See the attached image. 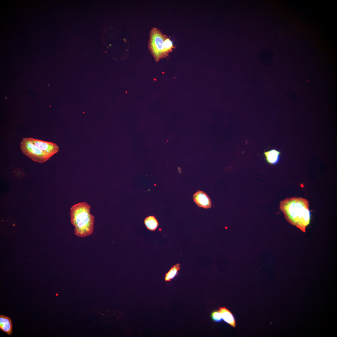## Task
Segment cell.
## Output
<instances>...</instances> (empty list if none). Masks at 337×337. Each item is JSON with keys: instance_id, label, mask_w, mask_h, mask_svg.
Wrapping results in <instances>:
<instances>
[{"instance_id": "4fadbf2b", "label": "cell", "mask_w": 337, "mask_h": 337, "mask_svg": "<svg viewBox=\"0 0 337 337\" xmlns=\"http://www.w3.org/2000/svg\"><path fill=\"white\" fill-rule=\"evenodd\" d=\"M211 317L212 320L217 322L221 321L222 319L221 314L218 310L213 311L211 313Z\"/></svg>"}, {"instance_id": "7a4b0ae2", "label": "cell", "mask_w": 337, "mask_h": 337, "mask_svg": "<svg viewBox=\"0 0 337 337\" xmlns=\"http://www.w3.org/2000/svg\"><path fill=\"white\" fill-rule=\"evenodd\" d=\"M90 205L83 202L73 205L71 208V222L77 236L85 237L93 232L94 217L90 213Z\"/></svg>"}, {"instance_id": "ba28073f", "label": "cell", "mask_w": 337, "mask_h": 337, "mask_svg": "<svg viewBox=\"0 0 337 337\" xmlns=\"http://www.w3.org/2000/svg\"><path fill=\"white\" fill-rule=\"evenodd\" d=\"M218 311L224 321L233 327H236L235 318L229 310L225 307H219Z\"/></svg>"}, {"instance_id": "52a82bcc", "label": "cell", "mask_w": 337, "mask_h": 337, "mask_svg": "<svg viewBox=\"0 0 337 337\" xmlns=\"http://www.w3.org/2000/svg\"><path fill=\"white\" fill-rule=\"evenodd\" d=\"M0 329L9 335H11L12 331V325L11 319L3 315H0Z\"/></svg>"}, {"instance_id": "3957f363", "label": "cell", "mask_w": 337, "mask_h": 337, "mask_svg": "<svg viewBox=\"0 0 337 337\" xmlns=\"http://www.w3.org/2000/svg\"><path fill=\"white\" fill-rule=\"evenodd\" d=\"M148 47L155 60L158 61L162 58L164 41L165 35L156 28L151 29Z\"/></svg>"}, {"instance_id": "8fae6325", "label": "cell", "mask_w": 337, "mask_h": 337, "mask_svg": "<svg viewBox=\"0 0 337 337\" xmlns=\"http://www.w3.org/2000/svg\"><path fill=\"white\" fill-rule=\"evenodd\" d=\"M180 265L178 263L174 265L171 267L168 272L166 273L165 276V281H170L178 274V271L180 269Z\"/></svg>"}, {"instance_id": "5b68a950", "label": "cell", "mask_w": 337, "mask_h": 337, "mask_svg": "<svg viewBox=\"0 0 337 337\" xmlns=\"http://www.w3.org/2000/svg\"><path fill=\"white\" fill-rule=\"evenodd\" d=\"M32 143L37 147L50 158L59 150V147L53 142L42 141L32 138H29Z\"/></svg>"}, {"instance_id": "7c38bea8", "label": "cell", "mask_w": 337, "mask_h": 337, "mask_svg": "<svg viewBox=\"0 0 337 337\" xmlns=\"http://www.w3.org/2000/svg\"><path fill=\"white\" fill-rule=\"evenodd\" d=\"M173 48L172 42L167 36H165L164 43L162 58L166 57L168 54L172 51Z\"/></svg>"}, {"instance_id": "6da1fadb", "label": "cell", "mask_w": 337, "mask_h": 337, "mask_svg": "<svg viewBox=\"0 0 337 337\" xmlns=\"http://www.w3.org/2000/svg\"><path fill=\"white\" fill-rule=\"evenodd\" d=\"M309 208L308 201L299 197L287 198L281 202L280 206L287 221L304 232L310 221Z\"/></svg>"}, {"instance_id": "8992f818", "label": "cell", "mask_w": 337, "mask_h": 337, "mask_svg": "<svg viewBox=\"0 0 337 337\" xmlns=\"http://www.w3.org/2000/svg\"><path fill=\"white\" fill-rule=\"evenodd\" d=\"M194 202L197 206L205 209L210 208L212 206V202L209 196L205 192L198 190L193 196Z\"/></svg>"}, {"instance_id": "30bf717a", "label": "cell", "mask_w": 337, "mask_h": 337, "mask_svg": "<svg viewBox=\"0 0 337 337\" xmlns=\"http://www.w3.org/2000/svg\"><path fill=\"white\" fill-rule=\"evenodd\" d=\"M144 223L146 228L151 231H154L157 228L159 223L153 216L147 217L144 220Z\"/></svg>"}, {"instance_id": "277c9868", "label": "cell", "mask_w": 337, "mask_h": 337, "mask_svg": "<svg viewBox=\"0 0 337 337\" xmlns=\"http://www.w3.org/2000/svg\"><path fill=\"white\" fill-rule=\"evenodd\" d=\"M20 148L24 155L36 162L42 163L50 158L32 143L29 138L22 139L21 142Z\"/></svg>"}, {"instance_id": "9c48e42d", "label": "cell", "mask_w": 337, "mask_h": 337, "mask_svg": "<svg viewBox=\"0 0 337 337\" xmlns=\"http://www.w3.org/2000/svg\"><path fill=\"white\" fill-rule=\"evenodd\" d=\"M281 154L280 151L274 149L264 152L266 161L270 164H275L279 162Z\"/></svg>"}]
</instances>
